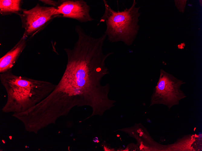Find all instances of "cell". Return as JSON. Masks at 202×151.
Masks as SVG:
<instances>
[{"instance_id":"1","label":"cell","mask_w":202,"mask_h":151,"mask_svg":"<svg viewBox=\"0 0 202 151\" xmlns=\"http://www.w3.org/2000/svg\"><path fill=\"white\" fill-rule=\"evenodd\" d=\"M78 39L72 49L65 48L67 61L63 75L49 96L54 105L64 113L77 106L87 105L93 115H102L115 105L116 101L108 97L109 85L101 82L109 74L107 58L113 54H104L103 46L106 36L95 38L82 27L76 28Z\"/></svg>"},{"instance_id":"2","label":"cell","mask_w":202,"mask_h":151,"mask_svg":"<svg viewBox=\"0 0 202 151\" xmlns=\"http://www.w3.org/2000/svg\"><path fill=\"white\" fill-rule=\"evenodd\" d=\"M0 80L8 95L3 110L19 113L40 102L57 85L48 81L15 75L12 71L0 73Z\"/></svg>"},{"instance_id":"3","label":"cell","mask_w":202,"mask_h":151,"mask_svg":"<svg viewBox=\"0 0 202 151\" xmlns=\"http://www.w3.org/2000/svg\"><path fill=\"white\" fill-rule=\"evenodd\" d=\"M104 13L100 18V22L105 23L106 29L104 34L111 42H121L130 46L133 42L139 28L138 24L140 13L139 7H135L134 0L129 8L117 11L113 10L105 0Z\"/></svg>"},{"instance_id":"4","label":"cell","mask_w":202,"mask_h":151,"mask_svg":"<svg viewBox=\"0 0 202 151\" xmlns=\"http://www.w3.org/2000/svg\"><path fill=\"white\" fill-rule=\"evenodd\" d=\"M185 83L161 69L158 81L151 97L150 106L161 104L170 109L173 106L179 105L180 101L187 96L181 89L182 85Z\"/></svg>"},{"instance_id":"5","label":"cell","mask_w":202,"mask_h":151,"mask_svg":"<svg viewBox=\"0 0 202 151\" xmlns=\"http://www.w3.org/2000/svg\"><path fill=\"white\" fill-rule=\"evenodd\" d=\"M22 27L24 30L22 36L26 39L31 38L45 28L54 18L62 17L57 8L42 6L37 3L29 10L26 9L19 14Z\"/></svg>"},{"instance_id":"6","label":"cell","mask_w":202,"mask_h":151,"mask_svg":"<svg viewBox=\"0 0 202 151\" xmlns=\"http://www.w3.org/2000/svg\"><path fill=\"white\" fill-rule=\"evenodd\" d=\"M62 17L76 20L81 23L91 21L90 7L83 0H62L57 8Z\"/></svg>"},{"instance_id":"7","label":"cell","mask_w":202,"mask_h":151,"mask_svg":"<svg viewBox=\"0 0 202 151\" xmlns=\"http://www.w3.org/2000/svg\"><path fill=\"white\" fill-rule=\"evenodd\" d=\"M26 46V39L22 36L16 44L0 58V73L12 71Z\"/></svg>"},{"instance_id":"8","label":"cell","mask_w":202,"mask_h":151,"mask_svg":"<svg viewBox=\"0 0 202 151\" xmlns=\"http://www.w3.org/2000/svg\"><path fill=\"white\" fill-rule=\"evenodd\" d=\"M23 2L21 0H0V13L2 16L18 15L26 9L21 7Z\"/></svg>"},{"instance_id":"9","label":"cell","mask_w":202,"mask_h":151,"mask_svg":"<svg viewBox=\"0 0 202 151\" xmlns=\"http://www.w3.org/2000/svg\"><path fill=\"white\" fill-rule=\"evenodd\" d=\"M62 0H58L57 1L51 0H41L39 1L42 2L45 5H48L57 8L61 3Z\"/></svg>"}]
</instances>
